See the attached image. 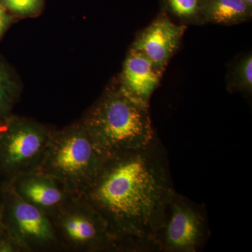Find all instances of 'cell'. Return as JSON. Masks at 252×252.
Listing matches in <instances>:
<instances>
[{
  "label": "cell",
  "mask_w": 252,
  "mask_h": 252,
  "mask_svg": "<svg viewBox=\"0 0 252 252\" xmlns=\"http://www.w3.org/2000/svg\"><path fill=\"white\" fill-rule=\"evenodd\" d=\"M174 190L166 151L157 137L140 150L106 158L75 197L103 218L118 252H156L154 236Z\"/></svg>",
  "instance_id": "1"
},
{
  "label": "cell",
  "mask_w": 252,
  "mask_h": 252,
  "mask_svg": "<svg viewBox=\"0 0 252 252\" xmlns=\"http://www.w3.org/2000/svg\"><path fill=\"white\" fill-rule=\"evenodd\" d=\"M81 122L106 158L140 150L157 138L149 104L132 98L117 86L106 91Z\"/></svg>",
  "instance_id": "2"
},
{
  "label": "cell",
  "mask_w": 252,
  "mask_h": 252,
  "mask_svg": "<svg viewBox=\"0 0 252 252\" xmlns=\"http://www.w3.org/2000/svg\"><path fill=\"white\" fill-rule=\"evenodd\" d=\"M105 158L80 122L52 130L39 170L75 197L92 182Z\"/></svg>",
  "instance_id": "3"
},
{
  "label": "cell",
  "mask_w": 252,
  "mask_h": 252,
  "mask_svg": "<svg viewBox=\"0 0 252 252\" xmlns=\"http://www.w3.org/2000/svg\"><path fill=\"white\" fill-rule=\"evenodd\" d=\"M52 130L13 114L0 122V180L39 170Z\"/></svg>",
  "instance_id": "4"
},
{
  "label": "cell",
  "mask_w": 252,
  "mask_h": 252,
  "mask_svg": "<svg viewBox=\"0 0 252 252\" xmlns=\"http://www.w3.org/2000/svg\"><path fill=\"white\" fill-rule=\"evenodd\" d=\"M210 235L205 207L174 190L154 236L155 251L200 252Z\"/></svg>",
  "instance_id": "5"
},
{
  "label": "cell",
  "mask_w": 252,
  "mask_h": 252,
  "mask_svg": "<svg viewBox=\"0 0 252 252\" xmlns=\"http://www.w3.org/2000/svg\"><path fill=\"white\" fill-rule=\"evenodd\" d=\"M0 186V217L21 252L64 251L50 217L18 196L7 181Z\"/></svg>",
  "instance_id": "6"
},
{
  "label": "cell",
  "mask_w": 252,
  "mask_h": 252,
  "mask_svg": "<svg viewBox=\"0 0 252 252\" xmlns=\"http://www.w3.org/2000/svg\"><path fill=\"white\" fill-rule=\"evenodd\" d=\"M50 219L64 251L118 252L103 218L76 197Z\"/></svg>",
  "instance_id": "7"
},
{
  "label": "cell",
  "mask_w": 252,
  "mask_h": 252,
  "mask_svg": "<svg viewBox=\"0 0 252 252\" xmlns=\"http://www.w3.org/2000/svg\"><path fill=\"white\" fill-rule=\"evenodd\" d=\"M187 26L174 23L162 11L135 38L130 49L148 58L165 71L170 59L180 49Z\"/></svg>",
  "instance_id": "8"
},
{
  "label": "cell",
  "mask_w": 252,
  "mask_h": 252,
  "mask_svg": "<svg viewBox=\"0 0 252 252\" xmlns=\"http://www.w3.org/2000/svg\"><path fill=\"white\" fill-rule=\"evenodd\" d=\"M7 182L18 196L50 218L74 198L56 179L39 170L21 174Z\"/></svg>",
  "instance_id": "9"
},
{
  "label": "cell",
  "mask_w": 252,
  "mask_h": 252,
  "mask_svg": "<svg viewBox=\"0 0 252 252\" xmlns=\"http://www.w3.org/2000/svg\"><path fill=\"white\" fill-rule=\"evenodd\" d=\"M164 72L144 55L130 49L124 61L117 87L132 98L149 104Z\"/></svg>",
  "instance_id": "10"
},
{
  "label": "cell",
  "mask_w": 252,
  "mask_h": 252,
  "mask_svg": "<svg viewBox=\"0 0 252 252\" xmlns=\"http://www.w3.org/2000/svg\"><path fill=\"white\" fill-rule=\"evenodd\" d=\"M202 12L205 24L230 26L250 21L252 6L243 0H203Z\"/></svg>",
  "instance_id": "11"
},
{
  "label": "cell",
  "mask_w": 252,
  "mask_h": 252,
  "mask_svg": "<svg viewBox=\"0 0 252 252\" xmlns=\"http://www.w3.org/2000/svg\"><path fill=\"white\" fill-rule=\"evenodd\" d=\"M226 87L228 92L239 93L250 96L252 94V53L239 56L230 64L226 75Z\"/></svg>",
  "instance_id": "12"
},
{
  "label": "cell",
  "mask_w": 252,
  "mask_h": 252,
  "mask_svg": "<svg viewBox=\"0 0 252 252\" xmlns=\"http://www.w3.org/2000/svg\"><path fill=\"white\" fill-rule=\"evenodd\" d=\"M203 0H160L162 11L177 18L183 25H204Z\"/></svg>",
  "instance_id": "13"
},
{
  "label": "cell",
  "mask_w": 252,
  "mask_h": 252,
  "mask_svg": "<svg viewBox=\"0 0 252 252\" xmlns=\"http://www.w3.org/2000/svg\"><path fill=\"white\" fill-rule=\"evenodd\" d=\"M17 82L7 64L0 59V122L11 116L18 97Z\"/></svg>",
  "instance_id": "14"
},
{
  "label": "cell",
  "mask_w": 252,
  "mask_h": 252,
  "mask_svg": "<svg viewBox=\"0 0 252 252\" xmlns=\"http://www.w3.org/2000/svg\"><path fill=\"white\" fill-rule=\"evenodd\" d=\"M10 14L18 16L35 15L40 11L43 0H0Z\"/></svg>",
  "instance_id": "15"
},
{
  "label": "cell",
  "mask_w": 252,
  "mask_h": 252,
  "mask_svg": "<svg viewBox=\"0 0 252 252\" xmlns=\"http://www.w3.org/2000/svg\"><path fill=\"white\" fill-rule=\"evenodd\" d=\"M0 252H21V248L8 233L0 217Z\"/></svg>",
  "instance_id": "16"
},
{
  "label": "cell",
  "mask_w": 252,
  "mask_h": 252,
  "mask_svg": "<svg viewBox=\"0 0 252 252\" xmlns=\"http://www.w3.org/2000/svg\"><path fill=\"white\" fill-rule=\"evenodd\" d=\"M14 23V16L0 4V39Z\"/></svg>",
  "instance_id": "17"
},
{
  "label": "cell",
  "mask_w": 252,
  "mask_h": 252,
  "mask_svg": "<svg viewBox=\"0 0 252 252\" xmlns=\"http://www.w3.org/2000/svg\"><path fill=\"white\" fill-rule=\"evenodd\" d=\"M243 1L248 4L249 6H252V0H243Z\"/></svg>",
  "instance_id": "18"
},
{
  "label": "cell",
  "mask_w": 252,
  "mask_h": 252,
  "mask_svg": "<svg viewBox=\"0 0 252 252\" xmlns=\"http://www.w3.org/2000/svg\"><path fill=\"white\" fill-rule=\"evenodd\" d=\"M0 182H1V180H0ZM0 190H1V186H0Z\"/></svg>",
  "instance_id": "19"
}]
</instances>
